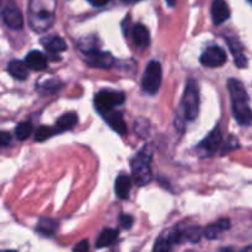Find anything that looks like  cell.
Masks as SVG:
<instances>
[{
	"label": "cell",
	"instance_id": "obj_1",
	"mask_svg": "<svg viewBox=\"0 0 252 252\" xmlns=\"http://www.w3.org/2000/svg\"><path fill=\"white\" fill-rule=\"evenodd\" d=\"M228 90L231 98V107L235 120L241 126H250L252 123V111L249 106V95L243 83L236 79L228 81Z\"/></svg>",
	"mask_w": 252,
	"mask_h": 252
},
{
	"label": "cell",
	"instance_id": "obj_2",
	"mask_svg": "<svg viewBox=\"0 0 252 252\" xmlns=\"http://www.w3.org/2000/svg\"><path fill=\"white\" fill-rule=\"evenodd\" d=\"M150 160H152V153L148 149V147H145L144 149L137 153V155L130 161L133 179H134L135 184L139 185V186L149 184L150 180H152Z\"/></svg>",
	"mask_w": 252,
	"mask_h": 252
},
{
	"label": "cell",
	"instance_id": "obj_3",
	"mask_svg": "<svg viewBox=\"0 0 252 252\" xmlns=\"http://www.w3.org/2000/svg\"><path fill=\"white\" fill-rule=\"evenodd\" d=\"M182 110L187 121H194L199 112V93L196 81L189 79L186 84L184 97H182Z\"/></svg>",
	"mask_w": 252,
	"mask_h": 252
},
{
	"label": "cell",
	"instance_id": "obj_4",
	"mask_svg": "<svg viewBox=\"0 0 252 252\" xmlns=\"http://www.w3.org/2000/svg\"><path fill=\"white\" fill-rule=\"evenodd\" d=\"M162 69L159 62L152 61L147 65L142 79V88L149 95H155L161 85Z\"/></svg>",
	"mask_w": 252,
	"mask_h": 252
},
{
	"label": "cell",
	"instance_id": "obj_5",
	"mask_svg": "<svg viewBox=\"0 0 252 252\" xmlns=\"http://www.w3.org/2000/svg\"><path fill=\"white\" fill-rule=\"evenodd\" d=\"M125 100L126 97L122 93L113 90H101L95 95L94 105L98 112L105 113L107 111L113 110L116 106L122 105Z\"/></svg>",
	"mask_w": 252,
	"mask_h": 252
},
{
	"label": "cell",
	"instance_id": "obj_6",
	"mask_svg": "<svg viewBox=\"0 0 252 252\" xmlns=\"http://www.w3.org/2000/svg\"><path fill=\"white\" fill-rule=\"evenodd\" d=\"M84 61L88 65L94 66V68L108 69L113 65L115 58L108 52H101L98 49H94V51H89L84 53Z\"/></svg>",
	"mask_w": 252,
	"mask_h": 252
},
{
	"label": "cell",
	"instance_id": "obj_7",
	"mask_svg": "<svg viewBox=\"0 0 252 252\" xmlns=\"http://www.w3.org/2000/svg\"><path fill=\"white\" fill-rule=\"evenodd\" d=\"M201 63L208 68L221 66L226 62V53L223 48L218 46H211L202 53Z\"/></svg>",
	"mask_w": 252,
	"mask_h": 252
},
{
	"label": "cell",
	"instance_id": "obj_8",
	"mask_svg": "<svg viewBox=\"0 0 252 252\" xmlns=\"http://www.w3.org/2000/svg\"><path fill=\"white\" fill-rule=\"evenodd\" d=\"M221 144V132L219 128L212 130L198 145V150L204 155H212L217 152Z\"/></svg>",
	"mask_w": 252,
	"mask_h": 252
},
{
	"label": "cell",
	"instance_id": "obj_9",
	"mask_svg": "<svg viewBox=\"0 0 252 252\" xmlns=\"http://www.w3.org/2000/svg\"><path fill=\"white\" fill-rule=\"evenodd\" d=\"M2 21L6 25L9 29L11 30H21L22 25H24V17H22L21 12L14 5H7L2 9L1 11Z\"/></svg>",
	"mask_w": 252,
	"mask_h": 252
},
{
	"label": "cell",
	"instance_id": "obj_10",
	"mask_svg": "<svg viewBox=\"0 0 252 252\" xmlns=\"http://www.w3.org/2000/svg\"><path fill=\"white\" fill-rule=\"evenodd\" d=\"M103 120L107 122V125L112 128L115 132H117L118 134H126L127 133V126H126L125 120H123L122 113L117 112L115 110L107 111L105 113H101Z\"/></svg>",
	"mask_w": 252,
	"mask_h": 252
},
{
	"label": "cell",
	"instance_id": "obj_11",
	"mask_svg": "<svg viewBox=\"0 0 252 252\" xmlns=\"http://www.w3.org/2000/svg\"><path fill=\"white\" fill-rule=\"evenodd\" d=\"M230 16V9L225 0H214L212 4V19L214 25H221Z\"/></svg>",
	"mask_w": 252,
	"mask_h": 252
},
{
	"label": "cell",
	"instance_id": "obj_12",
	"mask_svg": "<svg viewBox=\"0 0 252 252\" xmlns=\"http://www.w3.org/2000/svg\"><path fill=\"white\" fill-rule=\"evenodd\" d=\"M230 228V220L229 219H219L217 223L211 224L204 230V236L209 240H216L220 238L221 233Z\"/></svg>",
	"mask_w": 252,
	"mask_h": 252
},
{
	"label": "cell",
	"instance_id": "obj_13",
	"mask_svg": "<svg viewBox=\"0 0 252 252\" xmlns=\"http://www.w3.org/2000/svg\"><path fill=\"white\" fill-rule=\"evenodd\" d=\"M41 44L51 53H61L65 51L66 43L62 37L59 36H46L41 38Z\"/></svg>",
	"mask_w": 252,
	"mask_h": 252
},
{
	"label": "cell",
	"instance_id": "obj_14",
	"mask_svg": "<svg viewBox=\"0 0 252 252\" xmlns=\"http://www.w3.org/2000/svg\"><path fill=\"white\" fill-rule=\"evenodd\" d=\"M27 66L32 70H43L47 66V57L39 51H31L26 56Z\"/></svg>",
	"mask_w": 252,
	"mask_h": 252
},
{
	"label": "cell",
	"instance_id": "obj_15",
	"mask_svg": "<svg viewBox=\"0 0 252 252\" xmlns=\"http://www.w3.org/2000/svg\"><path fill=\"white\" fill-rule=\"evenodd\" d=\"M130 187H132V180L127 175H120L116 179L115 184V191L116 194L120 199H127L129 196Z\"/></svg>",
	"mask_w": 252,
	"mask_h": 252
},
{
	"label": "cell",
	"instance_id": "obj_16",
	"mask_svg": "<svg viewBox=\"0 0 252 252\" xmlns=\"http://www.w3.org/2000/svg\"><path fill=\"white\" fill-rule=\"evenodd\" d=\"M29 66H27L26 62L21 61H11L7 64V71L10 73V75L12 78L17 79V80H25L27 78V74H29Z\"/></svg>",
	"mask_w": 252,
	"mask_h": 252
},
{
	"label": "cell",
	"instance_id": "obj_17",
	"mask_svg": "<svg viewBox=\"0 0 252 252\" xmlns=\"http://www.w3.org/2000/svg\"><path fill=\"white\" fill-rule=\"evenodd\" d=\"M132 37L134 44L139 48H145L149 44V31L145 29L144 25L137 24L134 25L132 30Z\"/></svg>",
	"mask_w": 252,
	"mask_h": 252
},
{
	"label": "cell",
	"instance_id": "obj_18",
	"mask_svg": "<svg viewBox=\"0 0 252 252\" xmlns=\"http://www.w3.org/2000/svg\"><path fill=\"white\" fill-rule=\"evenodd\" d=\"M78 123V116L75 113L70 112V113H64L62 117H59V120L56 122V129L57 133H62L65 132V130L71 129L74 126Z\"/></svg>",
	"mask_w": 252,
	"mask_h": 252
},
{
	"label": "cell",
	"instance_id": "obj_19",
	"mask_svg": "<svg viewBox=\"0 0 252 252\" xmlns=\"http://www.w3.org/2000/svg\"><path fill=\"white\" fill-rule=\"evenodd\" d=\"M118 231L115 229H105L102 230V233L98 235L97 240H96V248L97 249H103L110 246L113 241L117 239Z\"/></svg>",
	"mask_w": 252,
	"mask_h": 252
},
{
	"label": "cell",
	"instance_id": "obj_20",
	"mask_svg": "<svg viewBox=\"0 0 252 252\" xmlns=\"http://www.w3.org/2000/svg\"><path fill=\"white\" fill-rule=\"evenodd\" d=\"M57 230V223L52 219H41L37 225V233L44 236L53 235Z\"/></svg>",
	"mask_w": 252,
	"mask_h": 252
},
{
	"label": "cell",
	"instance_id": "obj_21",
	"mask_svg": "<svg viewBox=\"0 0 252 252\" xmlns=\"http://www.w3.org/2000/svg\"><path fill=\"white\" fill-rule=\"evenodd\" d=\"M32 130H33V127L30 122H22L19 123L15 128V134H16V138L19 140H25L32 134Z\"/></svg>",
	"mask_w": 252,
	"mask_h": 252
},
{
	"label": "cell",
	"instance_id": "obj_22",
	"mask_svg": "<svg viewBox=\"0 0 252 252\" xmlns=\"http://www.w3.org/2000/svg\"><path fill=\"white\" fill-rule=\"evenodd\" d=\"M202 236V230L199 226H191L184 231V240H187L191 244L198 243Z\"/></svg>",
	"mask_w": 252,
	"mask_h": 252
},
{
	"label": "cell",
	"instance_id": "obj_23",
	"mask_svg": "<svg viewBox=\"0 0 252 252\" xmlns=\"http://www.w3.org/2000/svg\"><path fill=\"white\" fill-rule=\"evenodd\" d=\"M56 133H57L56 128L42 126V127H39L38 129L36 130V133H34V140H36V142H44V140L51 138L52 135H54Z\"/></svg>",
	"mask_w": 252,
	"mask_h": 252
},
{
	"label": "cell",
	"instance_id": "obj_24",
	"mask_svg": "<svg viewBox=\"0 0 252 252\" xmlns=\"http://www.w3.org/2000/svg\"><path fill=\"white\" fill-rule=\"evenodd\" d=\"M61 88V83L58 80H47L46 83L38 84V91H41V94H46V95H51V94L57 93Z\"/></svg>",
	"mask_w": 252,
	"mask_h": 252
},
{
	"label": "cell",
	"instance_id": "obj_25",
	"mask_svg": "<svg viewBox=\"0 0 252 252\" xmlns=\"http://www.w3.org/2000/svg\"><path fill=\"white\" fill-rule=\"evenodd\" d=\"M239 148V140L236 139L234 135H229V138L226 139L225 144H223V148H221V154H225V153H229L230 150L236 149Z\"/></svg>",
	"mask_w": 252,
	"mask_h": 252
},
{
	"label": "cell",
	"instance_id": "obj_26",
	"mask_svg": "<svg viewBox=\"0 0 252 252\" xmlns=\"http://www.w3.org/2000/svg\"><path fill=\"white\" fill-rule=\"evenodd\" d=\"M226 42L229 44V48H230L231 53L234 54V57L239 56V54H243V47L239 43L236 38H225Z\"/></svg>",
	"mask_w": 252,
	"mask_h": 252
},
{
	"label": "cell",
	"instance_id": "obj_27",
	"mask_svg": "<svg viewBox=\"0 0 252 252\" xmlns=\"http://www.w3.org/2000/svg\"><path fill=\"white\" fill-rule=\"evenodd\" d=\"M170 249H171V244L167 240V238H164V236L158 239L154 246V251H169Z\"/></svg>",
	"mask_w": 252,
	"mask_h": 252
},
{
	"label": "cell",
	"instance_id": "obj_28",
	"mask_svg": "<svg viewBox=\"0 0 252 252\" xmlns=\"http://www.w3.org/2000/svg\"><path fill=\"white\" fill-rule=\"evenodd\" d=\"M120 224L123 229H130L133 225V217L127 216V214H122L120 217Z\"/></svg>",
	"mask_w": 252,
	"mask_h": 252
},
{
	"label": "cell",
	"instance_id": "obj_29",
	"mask_svg": "<svg viewBox=\"0 0 252 252\" xmlns=\"http://www.w3.org/2000/svg\"><path fill=\"white\" fill-rule=\"evenodd\" d=\"M235 64L239 68H245L246 64H248V59L244 54H239V56L235 57Z\"/></svg>",
	"mask_w": 252,
	"mask_h": 252
},
{
	"label": "cell",
	"instance_id": "obj_30",
	"mask_svg": "<svg viewBox=\"0 0 252 252\" xmlns=\"http://www.w3.org/2000/svg\"><path fill=\"white\" fill-rule=\"evenodd\" d=\"M74 251H79V252H85L89 250V243L86 240H83L81 243H79L75 248L73 249Z\"/></svg>",
	"mask_w": 252,
	"mask_h": 252
},
{
	"label": "cell",
	"instance_id": "obj_31",
	"mask_svg": "<svg viewBox=\"0 0 252 252\" xmlns=\"http://www.w3.org/2000/svg\"><path fill=\"white\" fill-rule=\"evenodd\" d=\"M10 142H11V135L6 132H2L1 138H0V143H1L2 147H6L7 144H10Z\"/></svg>",
	"mask_w": 252,
	"mask_h": 252
},
{
	"label": "cell",
	"instance_id": "obj_32",
	"mask_svg": "<svg viewBox=\"0 0 252 252\" xmlns=\"http://www.w3.org/2000/svg\"><path fill=\"white\" fill-rule=\"evenodd\" d=\"M89 2H90L91 5H94V6H103V5H106L107 4L108 1H110V0H88Z\"/></svg>",
	"mask_w": 252,
	"mask_h": 252
},
{
	"label": "cell",
	"instance_id": "obj_33",
	"mask_svg": "<svg viewBox=\"0 0 252 252\" xmlns=\"http://www.w3.org/2000/svg\"><path fill=\"white\" fill-rule=\"evenodd\" d=\"M176 1H177V0H166V2H167V5H169V6H174V5L176 4Z\"/></svg>",
	"mask_w": 252,
	"mask_h": 252
},
{
	"label": "cell",
	"instance_id": "obj_34",
	"mask_svg": "<svg viewBox=\"0 0 252 252\" xmlns=\"http://www.w3.org/2000/svg\"><path fill=\"white\" fill-rule=\"evenodd\" d=\"M125 2H135V1H139V0H122Z\"/></svg>",
	"mask_w": 252,
	"mask_h": 252
},
{
	"label": "cell",
	"instance_id": "obj_35",
	"mask_svg": "<svg viewBox=\"0 0 252 252\" xmlns=\"http://www.w3.org/2000/svg\"><path fill=\"white\" fill-rule=\"evenodd\" d=\"M245 250H252V248H246Z\"/></svg>",
	"mask_w": 252,
	"mask_h": 252
},
{
	"label": "cell",
	"instance_id": "obj_36",
	"mask_svg": "<svg viewBox=\"0 0 252 252\" xmlns=\"http://www.w3.org/2000/svg\"><path fill=\"white\" fill-rule=\"evenodd\" d=\"M249 1H250V2H251V4H252V0H249Z\"/></svg>",
	"mask_w": 252,
	"mask_h": 252
}]
</instances>
